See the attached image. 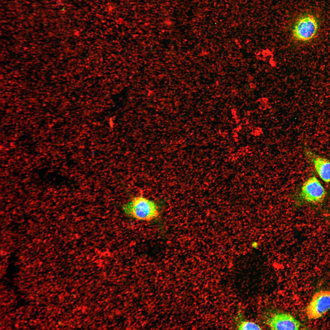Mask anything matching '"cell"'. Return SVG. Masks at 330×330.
Wrapping results in <instances>:
<instances>
[{"label": "cell", "mask_w": 330, "mask_h": 330, "mask_svg": "<svg viewBox=\"0 0 330 330\" xmlns=\"http://www.w3.org/2000/svg\"><path fill=\"white\" fill-rule=\"evenodd\" d=\"M321 15L314 10H307L296 18L292 29L294 38L299 41L306 42L314 38L321 24Z\"/></svg>", "instance_id": "cell-1"}, {"label": "cell", "mask_w": 330, "mask_h": 330, "mask_svg": "<svg viewBox=\"0 0 330 330\" xmlns=\"http://www.w3.org/2000/svg\"><path fill=\"white\" fill-rule=\"evenodd\" d=\"M123 208L127 215L140 220H152L157 218L159 214L155 202L142 196L134 197L125 204Z\"/></svg>", "instance_id": "cell-2"}, {"label": "cell", "mask_w": 330, "mask_h": 330, "mask_svg": "<svg viewBox=\"0 0 330 330\" xmlns=\"http://www.w3.org/2000/svg\"><path fill=\"white\" fill-rule=\"evenodd\" d=\"M330 309V290H321L315 293L306 307V316L309 319L321 317Z\"/></svg>", "instance_id": "cell-3"}, {"label": "cell", "mask_w": 330, "mask_h": 330, "mask_svg": "<svg viewBox=\"0 0 330 330\" xmlns=\"http://www.w3.org/2000/svg\"><path fill=\"white\" fill-rule=\"evenodd\" d=\"M326 192L317 178L315 177L309 178L303 183L299 194L300 198L310 203L317 204L324 199Z\"/></svg>", "instance_id": "cell-4"}, {"label": "cell", "mask_w": 330, "mask_h": 330, "mask_svg": "<svg viewBox=\"0 0 330 330\" xmlns=\"http://www.w3.org/2000/svg\"><path fill=\"white\" fill-rule=\"evenodd\" d=\"M266 323L272 330H298L302 326L293 316L283 312L273 314L267 320Z\"/></svg>", "instance_id": "cell-5"}, {"label": "cell", "mask_w": 330, "mask_h": 330, "mask_svg": "<svg viewBox=\"0 0 330 330\" xmlns=\"http://www.w3.org/2000/svg\"><path fill=\"white\" fill-rule=\"evenodd\" d=\"M314 168L321 178L327 182H330V161L318 156L311 158Z\"/></svg>", "instance_id": "cell-6"}, {"label": "cell", "mask_w": 330, "mask_h": 330, "mask_svg": "<svg viewBox=\"0 0 330 330\" xmlns=\"http://www.w3.org/2000/svg\"><path fill=\"white\" fill-rule=\"evenodd\" d=\"M237 329L244 330H261V327L255 323L249 321H241L237 325Z\"/></svg>", "instance_id": "cell-7"}, {"label": "cell", "mask_w": 330, "mask_h": 330, "mask_svg": "<svg viewBox=\"0 0 330 330\" xmlns=\"http://www.w3.org/2000/svg\"><path fill=\"white\" fill-rule=\"evenodd\" d=\"M258 244L257 242H254L252 244V247L255 248L258 247Z\"/></svg>", "instance_id": "cell-8"}]
</instances>
